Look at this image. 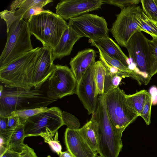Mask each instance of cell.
<instances>
[{
	"label": "cell",
	"instance_id": "1",
	"mask_svg": "<svg viewBox=\"0 0 157 157\" xmlns=\"http://www.w3.org/2000/svg\"><path fill=\"white\" fill-rule=\"evenodd\" d=\"M41 88H4L0 96V116L7 118L15 111L47 107L57 100L49 97L47 90Z\"/></svg>",
	"mask_w": 157,
	"mask_h": 157
},
{
	"label": "cell",
	"instance_id": "2",
	"mask_svg": "<svg viewBox=\"0 0 157 157\" xmlns=\"http://www.w3.org/2000/svg\"><path fill=\"white\" fill-rule=\"evenodd\" d=\"M91 119L96 126L98 154L102 157H118L123 147L122 134L114 129L109 119L104 94L99 96L96 108Z\"/></svg>",
	"mask_w": 157,
	"mask_h": 157
},
{
	"label": "cell",
	"instance_id": "3",
	"mask_svg": "<svg viewBox=\"0 0 157 157\" xmlns=\"http://www.w3.org/2000/svg\"><path fill=\"white\" fill-rule=\"evenodd\" d=\"M28 24L31 35L40 41L43 46L52 50L68 27L65 20L49 10H44L31 16Z\"/></svg>",
	"mask_w": 157,
	"mask_h": 157
},
{
	"label": "cell",
	"instance_id": "4",
	"mask_svg": "<svg viewBox=\"0 0 157 157\" xmlns=\"http://www.w3.org/2000/svg\"><path fill=\"white\" fill-rule=\"evenodd\" d=\"M38 47L27 52L0 69V81L6 87L20 88L29 90L32 81Z\"/></svg>",
	"mask_w": 157,
	"mask_h": 157
},
{
	"label": "cell",
	"instance_id": "5",
	"mask_svg": "<svg viewBox=\"0 0 157 157\" xmlns=\"http://www.w3.org/2000/svg\"><path fill=\"white\" fill-rule=\"evenodd\" d=\"M7 32L6 43L0 56V69L34 49L28 22L24 19L15 21Z\"/></svg>",
	"mask_w": 157,
	"mask_h": 157
},
{
	"label": "cell",
	"instance_id": "6",
	"mask_svg": "<svg viewBox=\"0 0 157 157\" xmlns=\"http://www.w3.org/2000/svg\"><path fill=\"white\" fill-rule=\"evenodd\" d=\"M104 94L109 119L114 129L122 134L139 115L128 105L126 94L118 87Z\"/></svg>",
	"mask_w": 157,
	"mask_h": 157
},
{
	"label": "cell",
	"instance_id": "7",
	"mask_svg": "<svg viewBox=\"0 0 157 157\" xmlns=\"http://www.w3.org/2000/svg\"><path fill=\"white\" fill-rule=\"evenodd\" d=\"M64 125L62 110L58 107L49 108L29 118L24 124L25 137L40 136L52 138Z\"/></svg>",
	"mask_w": 157,
	"mask_h": 157
},
{
	"label": "cell",
	"instance_id": "8",
	"mask_svg": "<svg viewBox=\"0 0 157 157\" xmlns=\"http://www.w3.org/2000/svg\"><path fill=\"white\" fill-rule=\"evenodd\" d=\"M142 10L137 5H132L121 9L110 31L118 44L126 48L127 43L136 32H140L139 26Z\"/></svg>",
	"mask_w": 157,
	"mask_h": 157
},
{
	"label": "cell",
	"instance_id": "9",
	"mask_svg": "<svg viewBox=\"0 0 157 157\" xmlns=\"http://www.w3.org/2000/svg\"><path fill=\"white\" fill-rule=\"evenodd\" d=\"M149 40L141 32L135 33L128 41L126 48L129 57L137 69L138 83L147 84L151 78L150 75Z\"/></svg>",
	"mask_w": 157,
	"mask_h": 157
},
{
	"label": "cell",
	"instance_id": "10",
	"mask_svg": "<svg viewBox=\"0 0 157 157\" xmlns=\"http://www.w3.org/2000/svg\"><path fill=\"white\" fill-rule=\"evenodd\" d=\"M48 81V96L57 100L75 93L77 83L71 69L59 64L55 65Z\"/></svg>",
	"mask_w": 157,
	"mask_h": 157
},
{
	"label": "cell",
	"instance_id": "11",
	"mask_svg": "<svg viewBox=\"0 0 157 157\" xmlns=\"http://www.w3.org/2000/svg\"><path fill=\"white\" fill-rule=\"evenodd\" d=\"M71 26L82 37L89 39L109 37V29L105 20L97 14H83L69 20Z\"/></svg>",
	"mask_w": 157,
	"mask_h": 157
},
{
	"label": "cell",
	"instance_id": "12",
	"mask_svg": "<svg viewBox=\"0 0 157 157\" xmlns=\"http://www.w3.org/2000/svg\"><path fill=\"white\" fill-rule=\"evenodd\" d=\"M95 63L89 67L77 83L75 93L89 114L94 113L98 101V95L95 79Z\"/></svg>",
	"mask_w": 157,
	"mask_h": 157
},
{
	"label": "cell",
	"instance_id": "13",
	"mask_svg": "<svg viewBox=\"0 0 157 157\" xmlns=\"http://www.w3.org/2000/svg\"><path fill=\"white\" fill-rule=\"evenodd\" d=\"M102 0H61L56 7V14L64 20L75 17L101 8Z\"/></svg>",
	"mask_w": 157,
	"mask_h": 157
},
{
	"label": "cell",
	"instance_id": "14",
	"mask_svg": "<svg viewBox=\"0 0 157 157\" xmlns=\"http://www.w3.org/2000/svg\"><path fill=\"white\" fill-rule=\"evenodd\" d=\"M52 50L47 47L40 48L36 59L33 76V87L40 89L52 74L55 66Z\"/></svg>",
	"mask_w": 157,
	"mask_h": 157
},
{
	"label": "cell",
	"instance_id": "15",
	"mask_svg": "<svg viewBox=\"0 0 157 157\" xmlns=\"http://www.w3.org/2000/svg\"><path fill=\"white\" fill-rule=\"evenodd\" d=\"M65 143L67 150L75 157H94L93 151L77 129L67 128L64 133Z\"/></svg>",
	"mask_w": 157,
	"mask_h": 157
},
{
	"label": "cell",
	"instance_id": "16",
	"mask_svg": "<svg viewBox=\"0 0 157 157\" xmlns=\"http://www.w3.org/2000/svg\"><path fill=\"white\" fill-rule=\"evenodd\" d=\"M97 52L92 48L79 51L70 62L71 69L78 83L83 75L93 63L96 62Z\"/></svg>",
	"mask_w": 157,
	"mask_h": 157
},
{
	"label": "cell",
	"instance_id": "17",
	"mask_svg": "<svg viewBox=\"0 0 157 157\" xmlns=\"http://www.w3.org/2000/svg\"><path fill=\"white\" fill-rule=\"evenodd\" d=\"M82 37L71 26L63 33L56 47L52 50L54 60L56 59H60L70 55L75 43Z\"/></svg>",
	"mask_w": 157,
	"mask_h": 157
},
{
	"label": "cell",
	"instance_id": "18",
	"mask_svg": "<svg viewBox=\"0 0 157 157\" xmlns=\"http://www.w3.org/2000/svg\"><path fill=\"white\" fill-rule=\"evenodd\" d=\"M91 45L95 47L109 56L121 61L129 68L128 58L119 46L109 37L89 39Z\"/></svg>",
	"mask_w": 157,
	"mask_h": 157
},
{
	"label": "cell",
	"instance_id": "19",
	"mask_svg": "<svg viewBox=\"0 0 157 157\" xmlns=\"http://www.w3.org/2000/svg\"><path fill=\"white\" fill-rule=\"evenodd\" d=\"M52 0H16L13 1L10 6V11L14 13L15 16L21 19L24 14L31 7L40 6H44Z\"/></svg>",
	"mask_w": 157,
	"mask_h": 157
},
{
	"label": "cell",
	"instance_id": "20",
	"mask_svg": "<svg viewBox=\"0 0 157 157\" xmlns=\"http://www.w3.org/2000/svg\"><path fill=\"white\" fill-rule=\"evenodd\" d=\"M77 130L93 151L97 154L98 140L96 126L94 121L91 119Z\"/></svg>",
	"mask_w": 157,
	"mask_h": 157
},
{
	"label": "cell",
	"instance_id": "21",
	"mask_svg": "<svg viewBox=\"0 0 157 157\" xmlns=\"http://www.w3.org/2000/svg\"><path fill=\"white\" fill-rule=\"evenodd\" d=\"M25 138L24 124L17 127L12 132L6 142L7 148L21 152L25 145L24 140Z\"/></svg>",
	"mask_w": 157,
	"mask_h": 157
},
{
	"label": "cell",
	"instance_id": "22",
	"mask_svg": "<svg viewBox=\"0 0 157 157\" xmlns=\"http://www.w3.org/2000/svg\"><path fill=\"white\" fill-rule=\"evenodd\" d=\"M150 95L147 90H141L132 94H126V102L129 106L140 116L145 102Z\"/></svg>",
	"mask_w": 157,
	"mask_h": 157
},
{
	"label": "cell",
	"instance_id": "23",
	"mask_svg": "<svg viewBox=\"0 0 157 157\" xmlns=\"http://www.w3.org/2000/svg\"><path fill=\"white\" fill-rule=\"evenodd\" d=\"M100 59L104 60L111 66L118 69L122 72L128 75L129 77H131L138 82L137 75L134 71L131 70L119 60L110 56L100 49H98Z\"/></svg>",
	"mask_w": 157,
	"mask_h": 157
},
{
	"label": "cell",
	"instance_id": "24",
	"mask_svg": "<svg viewBox=\"0 0 157 157\" xmlns=\"http://www.w3.org/2000/svg\"><path fill=\"white\" fill-rule=\"evenodd\" d=\"M95 79L98 95L104 94V87L106 69L102 62L98 61L95 63Z\"/></svg>",
	"mask_w": 157,
	"mask_h": 157
},
{
	"label": "cell",
	"instance_id": "25",
	"mask_svg": "<svg viewBox=\"0 0 157 157\" xmlns=\"http://www.w3.org/2000/svg\"><path fill=\"white\" fill-rule=\"evenodd\" d=\"M150 53V75L151 78L157 73V37L148 41Z\"/></svg>",
	"mask_w": 157,
	"mask_h": 157
},
{
	"label": "cell",
	"instance_id": "26",
	"mask_svg": "<svg viewBox=\"0 0 157 157\" xmlns=\"http://www.w3.org/2000/svg\"><path fill=\"white\" fill-rule=\"evenodd\" d=\"M139 29L140 32H146L152 37H157V21L148 18L143 11Z\"/></svg>",
	"mask_w": 157,
	"mask_h": 157
},
{
	"label": "cell",
	"instance_id": "27",
	"mask_svg": "<svg viewBox=\"0 0 157 157\" xmlns=\"http://www.w3.org/2000/svg\"><path fill=\"white\" fill-rule=\"evenodd\" d=\"M47 107L16 110L11 113V115L17 116L21 124H24L30 117L49 109Z\"/></svg>",
	"mask_w": 157,
	"mask_h": 157
},
{
	"label": "cell",
	"instance_id": "28",
	"mask_svg": "<svg viewBox=\"0 0 157 157\" xmlns=\"http://www.w3.org/2000/svg\"><path fill=\"white\" fill-rule=\"evenodd\" d=\"M142 11L149 19L157 21V6L154 0H141Z\"/></svg>",
	"mask_w": 157,
	"mask_h": 157
},
{
	"label": "cell",
	"instance_id": "29",
	"mask_svg": "<svg viewBox=\"0 0 157 157\" xmlns=\"http://www.w3.org/2000/svg\"><path fill=\"white\" fill-rule=\"evenodd\" d=\"M123 78L120 75L111 74L106 70L104 83V94L118 87Z\"/></svg>",
	"mask_w": 157,
	"mask_h": 157
},
{
	"label": "cell",
	"instance_id": "30",
	"mask_svg": "<svg viewBox=\"0 0 157 157\" xmlns=\"http://www.w3.org/2000/svg\"><path fill=\"white\" fill-rule=\"evenodd\" d=\"M62 115L64 125H66L68 128L75 130L80 128V122L75 116L69 113L63 111H62Z\"/></svg>",
	"mask_w": 157,
	"mask_h": 157
},
{
	"label": "cell",
	"instance_id": "31",
	"mask_svg": "<svg viewBox=\"0 0 157 157\" xmlns=\"http://www.w3.org/2000/svg\"><path fill=\"white\" fill-rule=\"evenodd\" d=\"M152 102L151 95L147 99L143 108L140 116L144 120L147 125L151 123V107Z\"/></svg>",
	"mask_w": 157,
	"mask_h": 157
},
{
	"label": "cell",
	"instance_id": "32",
	"mask_svg": "<svg viewBox=\"0 0 157 157\" xmlns=\"http://www.w3.org/2000/svg\"><path fill=\"white\" fill-rule=\"evenodd\" d=\"M140 2L139 0H103V4L112 5L120 8L121 9L132 5H137Z\"/></svg>",
	"mask_w": 157,
	"mask_h": 157
},
{
	"label": "cell",
	"instance_id": "33",
	"mask_svg": "<svg viewBox=\"0 0 157 157\" xmlns=\"http://www.w3.org/2000/svg\"><path fill=\"white\" fill-rule=\"evenodd\" d=\"M0 16L1 18L6 22L7 32L8 31L12 24L16 20L19 19L17 17L15 16L14 13L7 10H4L1 12Z\"/></svg>",
	"mask_w": 157,
	"mask_h": 157
},
{
	"label": "cell",
	"instance_id": "34",
	"mask_svg": "<svg viewBox=\"0 0 157 157\" xmlns=\"http://www.w3.org/2000/svg\"><path fill=\"white\" fill-rule=\"evenodd\" d=\"M58 134L57 132L55 135L54 139L52 138L44 142L48 143L52 150L59 155L62 152V147L58 140Z\"/></svg>",
	"mask_w": 157,
	"mask_h": 157
},
{
	"label": "cell",
	"instance_id": "35",
	"mask_svg": "<svg viewBox=\"0 0 157 157\" xmlns=\"http://www.w3.org/2000/svg\"><path fill=\"white\" fill-rule=\"evenodd\" d=\"M43 6H36L31 7L23 16L22 19H25L27 22L31 16L38 14L41 11L44 10Z\"/></svg>",
	"mask_w": 157,
	"mask_h": 157
},
{
	"label": "cell",
	"instance_id": "36",
	"mask_svg": "<svg viewBox=\"0 0 157 157\" xmlns=\"http://www.w3.org/2000/svg\"><path fill=\"white\" fill-rule=\"evenodd\" d=\"M13 130L8 128L7 118L0 116V136H5Z\"/></svg>",
	"mask_w": 157,
	"mask_h": 157
},
{
	"label": "cell",
	"instance_id": "37",
	"mask_svg": "<svg viewBox=\"0 0 157 157\" xmlns=\"http://www.w3.org/2000/svg\"><path fill=\"white\" fill-rule=\"evenodd\" d=\"M7 124L8 128L11 130H14L21 124L18 117L13 115H11L7 118Z\"/></svg>",
	"mask_w": 157,
	"mask_h": 157
},
{
	"label": "cell",
	"instance_id": "38",
	"mask_svg": "<svg viewBox=\"0 0 157 157\" xmlns=\"http://www.w3.org/2000/svg\"><path fill=\"white\" fill-rule=\"evenodd\" d=\"M19 157H38L34 150L25 144L22 151L20 152Z\"/></svg>",
	"mask_w": 157,
	"mask_h": 157
},
{
	"label": "cell",
	"instance_id": "39",
	"mask_svg": "<svg viewBox=\"0 0 157 157\" xmlns=\"http://www.w3.org/2000/svg\"><path fill=\"white\" fill-rule=\"evenodd\" d=\"M20 152L7 148L3 153L0 154V157H19Z\"/></svg>",
	"mask_w": 157,
	"mask_h": 157
},
{
	"label": "cell",
	"instance_id": "40",
	"mask_svg": "<svg viewBox=\"0 0 157 157\" xmlns=\"http://www.w3.org/2000/svg\"><path fill=\"white\" fill-rule=\"evenodd\" d=\"M59 157H75L68 150L62 151L59 155Z\"/></svg>",
	"mask_w": 157,
	"mask_h": 157
},
{
	"label": "cell",
	"instance_id": "41",
	"mask_svg": "<svg viewBox=\"0 0 157 157\" xmlns=\"http://www.w3.org/2000/svg\"><path fill=\"white\" fill-rule=\"evenodd\" d=\"M4 87L2 85H1L0 86V96H1L2 94V91L3 90Z\"/></svg>",
	"mask_w": 157,
	"mask_h": 157
},
{
	"label": "cell",
	"instance_id": "42",
	"mask_svg": "<svg viewBox=\"0 0 157 157\" xmlns=\"http://www.w3.org/2000/svg\"><path fill=\"white\" fill-rule=\"evenodd\" d=\"M94 157H102L101 156H99L97 154Z\"/></svg>",
	"mask_w": 157,
	"mask_h": 157
},
{
	"label": "cell",
	"instance_id": "43",
	"mask_svg": "<svg viewBox=\"0 0 157 157\" xmlns=\"http://www.w3.org/2000/svg\"><path fill=\"white\" fill-rule=\"evenodd\" d=\"M157 6V0H154Z\"/></svg>",
	"mask_w": 157,
	"mask_h": 157
}]
</instances>
